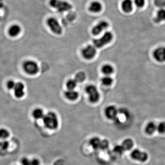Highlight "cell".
Listing matches in <instances>:
<instances>
[{"instance_id":"obj_1","label":"cell","mask_w":165,"mask_h":165,"mask_svg":"<svg viewBox=\"0 0 165 165\" xmlns=\"http://www.w3.org/2000/svg\"><path fill=\"white\" fill-rule=\"evenodd\" d=\"M44 124L47 129L54 130L58 126V119L56 114L53 112H49L43 118Z\"/></svg>"},{"instance_id":"obj_2","label":"cell","mask_w":165,"mask_h":165,"mask_svg":"<svg viewBox=\"0 0 165 165\" xmlns=\"http://www.w3.org/2000/svg\"><path fill=\"white\" fill-rule=\"evenodd\" d=\"M50 5L60 12L68 11L72 9V6L68 2L61 0H50Z\"/></svg>"},{"instance_id":"obj_3","label":"cell","mask_w":165,"mask_h":165,"mask_svg":"<svg viewBox=\"0 0 165 165\" xmlns=\"http://www.w3.org/2000/svg\"><path fill=\"white\" fill-rule=\"evenodd\" d=\"M113 38V35L110 32H106L101 37L94 40V46L96 48H101L108 44Z\"/></svg>"},{"instance_id":"obj_4","label":"cell","mask_w":165,"mask_h":165,"mask_svg":"<svg viewBox=\"0 0 165 165\" xmlns=\"http://www.w3.org/2000/svg\"><path fill=\"white\" fill-rule=\"evenodd\" d=\"M23 68L25 72L30 75H35L39 70L37 63L32 60H27L25 61L23 65Z\"/></svg>"},{"instance_id":"obj_5","label":"cell","mask_w":165,"mask_h":165,"mask_svg":"<svg viewBox=\"0 0 165 165\" xmlns=\"http://www.w3.org/2000/svg\"><path fill=\"white\" fill-rule=\"evenodd\" d=\"M85 91L88 94V99L91 103H96L100 100V93L97 88L94 85H88L86 87Z\"/></svg>"},{"instance_id":"obj_6","label":"cell","mask_w":165,"mask_h":165,"mask_svg":"<svg viewBox=\"0 0 165 165\" xmlns=\"http://www.w3.org/2000/svg\"><path fill=\"white\" fill-rule=\"evenodd\" d=\"M47 24L54 33L57 35H60L62 34V28L56 19L54 18H50L47 19Z\"/></svg>"},{"instance_id":"obj_7","label":"cell","mask_w":165,"mask_h":165,"mask_svg":"<svg viewBox=\"0 0 165 165\" xmlns=\"http://www.w3.org/2000/svg\"><path fill=\"white\" fill-rule=\"evenodd\" d=\"M96 54V47L94 45H88L82 49V54L85 59H93Z\"/></svg>"},{"instance_id":"obj_8","label":"cell","mask_w":165,"mask_h":165,"mask_svg":"<svg viewBox=\"0 0 165 165\" xmlns=\"http://www.w3.org/2000/svg\"><path fill=\"white\" fill-rule=\"evenodd\" d=\"M131 156L133 159L141 162H145L147 160L148 155L145 152L138 149H135L131 152Z\"/></svg>"},{"instance_id":"obj_9","label":"cell","mask_w":165,"mask_h":165,"mask_svg":"<svg viewBox=\"0 0 165 165\" xmlns=\"http://www.w3.org/2000/svg\"><path fill=\"white\" fill-rule=\"evenodd\" d=\"M108 23L105 21H101L93 28L92 30V33L93 35H100L104 30L108 27Z\"/></svg>"},{"instance_id":"obj_10","label":"cell","mask_w":165,"mask_h":165,"mask_svg":"<svg viewBox=\"0 0 165 165\" xmlns=\"http://www.w3.org/2000/svg\"><path fill=\"white\" fill-rule=\"evenodd\" d=\"M105 114L106 118L111 120H113L117 118L118 116V109L115 106H108L105 109Z\"/></svg>"},{"instance_id":"obj_11","label":"cell","mask_w":165,"mask_h":165,"mask_svg":"<svg viewBox=\"0 0 165 165\" xmlns=\"http://www.w3.org/2000/svg\"><path fill=\"white\" fill-rule=\"evenodd\" d=\"M13 91L15 96L16 98H22L25 94L24 85L22 82H16Z\"/></svg>"},{"instance_id":"obj_12","label":"cell","mask_w":165,"mask_h":165,"mask_svg":"<svg viewBox=\"0 0 165 165\" xmlns=\"http://www.w3.org/2000/svg\"><path fill=\"white\" fill-rule=\"evenodd\" d=\"M153 56L155 59L159 62L165 61V47L158 48L154 51Z\"/></svg>"},{"instance_id":"obj_13","label":"cell","mask_w":165,"mask_h":165,"mask_svg":"<svg viewBox=\"0 0 165 165\" xmlns=\"http://www.w3.org/2000/svg\"><path fill=\"white\" fill-rule=\"evenodd\" d=\"M64 95L67 99L71 101L77 100L79 96L77 91H75V90H68V89L65 91Z\"/></svg>"},{"instance_id":"obj_14","label":"cell","mask_w":165,"mask_h":165,"mask_svg":"<svg viewBox=\"0 0 165 165\" xmlns=\"http://www.w3.org/2000/svg\"><path fill=\"white\" fill-rule=\"evenodd\" d=\"M21 31V29L19 26L17 24H14L10 27L8 30V34L12 37L17 36Z\"/></svg>"},{"instance_id":"obj_15","label":"cell","mask_w":165,"mask_h":165,"mask_svg":"<svg viewBox=\"0 0 165 165\" xmlns=\"http://www.w3.org/2000/svg\"><path fill=\"white\" fill-rule=\"evenodd\" d=\"M102 5L101 3L97 1H94L90 4L89 7V10L94 13H98L102 10Z\"/></svg>"},{"instance_id":"obj_16","label":"cell","mask_w":165,"mask_h":165,"mask_svg":"<svg viewBox=\"0 0 165 165\" xmlns=\"http://www.w3.org/2000/svg\"><path fill=\"white\" fill-rule=\"evenodd\" d=\"M122 8L124 12H131L133 9V3L131 0H124L122 3Z\"/></svg>"},{"instance_id":"obj_17","label":"cell","mask_w":165,"mask_h":165,"mask_svg":"<svg viewBox=\"0 0 165 165\" xmlns=\"http://www.w3.org/2000/svg\"><path fill=\"white\" fill-rule=\"evenodd\" d=\"M101 141L98 137H94L89 141V144L94 150L100 149Z\"/></svg>"},{"instance_id":"obj_18","label":"cell","mask_w":165,"mask_h":165,"mask_svg":"<svg viewBox=\"0 0 165 165\" xmlns=\"http://www.w3.org/2000/svg\"><path fill=\"white\" fill-rule=\"evenodd\" d=\"M157 130V126L153 122H150L148 123L146 126L145 131L148 135H151L153 134L154 132Z\"/></svg>"},{"instance_id":"obj_19","label":"cell","mask_w":165,"mask_h":165,"mask_svg":"<svg viewBox=\"0 0 165 165\" xmlns=\"http://www.w3.org/2000/svg\"><path fill=\"white\" fill-rule=\"evenodd\" d=\"M32 116L36 119H43L45 114L41 108H36L32 112Z\"/></svg>"},{"instance_id":"obj_20","label":"cell","mask_w":165,"mask_h":165,"mask_svg":"<svg viewBox=\"0 0 165 165\" xmlns=\"http://www.w3.org/2000/svg\"><path fill=\"white\" fill-rule=\"evenodd\" d=\"M101 71L106 76H109L110 74H112L114 72V68L112 66L109 64H106L102 67L101 68Z\"/></svg>"},{"instance_id":"obj_21","label":"cell","mask_w":165,"mask_h":165,"mask_svg":"<svg viewBox=\"0 0 165 165\" xmlns=\"http://www.w3.org/2000/svg\"><path fill=\"white\" fill-rule=\"evenodd\" d=\"M165 20V10L161 8L157 13V17L155 18L156 22L160 23Z\"/></svg>"},{"instance_id":"obj_22","label":"cell","mask_w":165,"mask_h":165,"mask_svg":"<svg viewBox=\"0 0 165 165\" xmlns=\"http://www.w3.org/2000/svg\"><path fill=\"white\" fill-rule=\"evenodd\" d=\"M122 146L124 148V151H128L133 147L134 146V142L131 139H126L122 143Z\"/></svg>"},{"instance_id":"obj_23","label":"cell","mask_w":165,"mask_h":165,"mask_svg":"<svg viewBox=\"0 0 165 165\" xmlns=\"http://www.w3.org/2000/svg\"><path fill=\"white\" fill-rule=\"evenodd\" d=\"M77 81L75 79H70L67 82V88L68 90H74L77 86Z\"/></svg>"},{"instance_id":"obj_24","label":"cell","mask_w":165,"mask_h":165,"mask_svg":"<svg viewBox=\"0 0 165 165\" xmlns=\"http://www.w3.org/2000/svg\"><path fill=\"white\" fill-rule=\"evenodd\" d=\"M113 79L112 77L109 76H106L105 77H102L101 79V82L102 84L105 86H110L112 84L113 82Z\"/></svg>"},{"instance_id":"obj_25","label":"cell","mask_w":165,"mask_h":165,"mask_svg":"<svg viewBox=\"0 0 165 165\" xmlns=\"http://www.w3.org/2000/svg\"><path fill=\"white\" fill-rule=\"evenodd\" d=\"M9 136V133L5 129H0V139L6 140Z\"/></svg>"},{"instance_id":"obj_26","label":"cell","mask_w":165,"mask_h":165,"mask_svg":"<svg viewBox=\"0 0 165 165\" xmlns=\"http://www.w3.org/2000/svg\"><path fill=\"white\" fill-rule=\"evenodd\" d=\"M85 78V74L83 72H80L77 74L75 79L77 81V82H81L83 81Z\"/></svg>"},{"instance_id":"obj_27","label":"cell","mask_w":165,"mask_h":165,"mask_svg":"<svg viewBox=\"0 0 165 165\" xmlns=\"http://www.w3.org/2000/svg\"><path fill=\"white\" fill-rule=\"evenodd\" d=\"M157 130L160 134H163L165 132V122H161L157 126Z\"/></svg>"},{"instance_id":"obj_28","label":"cell","mask_w":165,"mask_h":165,"mask_svg":"<svg viewBox=\"0 0 165 165\" xmlns=\"http://www.w3.org/2000/svg\"><path fill=\"white\" fill-rule=\"evenodd\" d=\"M124 151V149L122 146L118 145V146H115L113 148V152L117 154H122Z\"/></svg>"},{"instance_id":"obj_29","label":"cell","mask_w":165,"mask_h":165,"mask_svg":"<svg viewBox=\"0 0 165 165\" xmlns=\"http://www.w3.org/2000/svg\"><path fill=\"white\" fill-rule=\"evenodd\" d=\"M16 83V82H15L13 80H9L8 82H7V84H6L7 88L8 89H10V90H12V89L13 90L15 86Z\"/></svg>"},{"instance_id":"obj_30","label":"cell","mask_w":165,"mask_h":165,"mask_svg":"<svg viewBox=\"0 0 165 165\" xmlns=\"http://www.w3.org/2000/svg\"><path fill=\"white\" fill-rule=\"evenodd\" d=\"M154 3L156 6L162 8L165 7V0H154Z\"/></svg>"},{"instance_id":"obj_31","label":"cell","mask_w":165,"mask_h":165,"mask_svg":"<svg viewBox=\"0 0 165 165\" xmlns=\"http://www.w3.org/2000/svg\"><path fill=\"white\" fill-rule=\"evenodd\" d=\"M109 142L107 140H103V141H101L100 149L103 150H106L109 147Z\"/></svg>"},{"instance_id":"obj_32","label":"cell","mask_w":165,"mask_h":165,"mask_svg":"<svg viewBox=\"0 0 165 165\" xmlns=\"http://www.w3.org/2000/svg\"><path fill=\"white\" fill-rule=\"evenodd\" d=\"M22 165H31V160L27 157L23 158L21 161Z\"/></svg>"},{"instance_id":"obj_33","label":"cell","mask_w":165,"mask_h":165,"mask_svg":"<svg viewBox=\"0 0 165 165\" xmlns=\"http://www.w3.org/2000/svg\"><path fill=\"white\" fill-rule=\"evenodd\" d=\"M134 2L136 5L139 8H142L145 3V0H134Z\"/></svg>"},{"instance_id":"obj_34","label":"cell","mask_w":165,"mask_h":165,"mask_svg":"<svg viewBox=\"0 0 165 165\" xmlns=\"http://www.w3.org/2000/svg\"><path fill=\"white\" fill-rule=\"evenodd\" d=\"M9 147V142L6 140H4V141L2 142L1 144V147L3 149V150H7Z\"/></svg>"},{"instance_id":"obj_35","label":"cell","mask_w":165,"mask_h":165,"mask_svg":"<svg viewBox=\"0 0 165 165\" xmlns=\"http://www.w3.org/2000/svg\"><path fill=\"white\" fill-rule=\"evenodd\" d=\"M31 165H40V162L38 159L34 158L31 160Z\"/></svg>"},{"instance_id":"obj_36","label":"cell","mask_w":165,"mask_h":165,"mask_svg":"<svg viewBox=\"0 0 165 165\" xmlns=\"http://www.w3.org/2000/svg\"><path fill=\"white\" fill-rule=\"evenodd\" d=\"M1 144H2V142L0 141V147H1Z\"/></svg>"}]
</instances>
